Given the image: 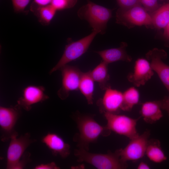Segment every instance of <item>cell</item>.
Listing matches in <instances>:
<instances>
[{"instance_id": "cell-1", "label": "cell", "mask_w": 169, "mask_h": 169, "mask_svg": "<svg viewBox=\"0 0 169 169\" xmlns=\"http://www.w3.org/2000/svg\"><path fill=\"white\" fill-rule=\"evenodd\" d=\"M73 118L79 131L73 140L77 142L79 148L89 151L91 143L96 142L100 136H107L111 132L106 126H102L97 122L93 115L77 112Z\"/></svg>"}, {"instance_id": "cell-2", "label": "cell", "mask_w": 169, "mask_h": 169, "mask_svg": "<svg viewBox=\"0 0 169 169\" xmlns=\"http://www.w3.org/2000/svg\"><path fill=\"white\" fill-rule=\"evenodd\" d=\"M74 155L78 162L89 164L98 169H124L128 166L127 162L121 160L116 151L95 153L78 148L74 150Z\"/></svg>"}, {"instance_id": "cell-3", "label": "cell", "mask_w": 169, "mask_h": 169, "mask_svg": "<svg viewBox=\"0 0 169 169\" xmlns=\"http://www.w3.org/2000/svg\"><path fill=\"white\" fill-rule=\"evenodd\" d=\"M87 1V3L78 11V17L87 21L93 31L97 34H104L107 23L112 17V10L89 0Z\"/></svg>"}, {"instance_id": "cell-4", "label": "cell", "mask_w": 169, "mask_h": 169, "mask_svg": "<svg viewBox=\"0 0 169 169\" xmlns=\"http://www.w3.org/2000/svg\"><path fill=\"white\" fill-rule=\"evenodd\" d=\"M107 121V128L119 135L124 136L130 140L138 136L136 126L140 118L134 119L118 114L103 113Z\"/></svg>"}, {"instance_id": "cell-5", "label": "cell", "mask_w": 169, "mask_h": 169, "mask_svg": "<svg viewBox=\"0 0 169 169\" xmlns=\"http://www.w3.org/2000/svg\"><path fill=\"white\" fill-rule=\"evenodd\" d=\"M97 33L95 31L81 39L66 45L63 54L56 64L50 71V74L60 69L69 63L81 57L87 51Z\"/></svg>"}, {"instance_id": "cell-6", "label": "cell", "mask_w": 169, "mask_h": 169, "mask_svg": "<svg viewBox=\"0 0 169 169\" xmlns=\"http://www.w3.org/2000/svg\"><path fill=\"white\" fill-rule=\"evenodd\" d=\"M22 108L18 104L9 107H0L1 141L5 142L13 136H18L15 126L22 113Z\"/></svg>"}, {"instance_id": "cell-7", "label": "cell", "mask_w": 169, "mask_h": 169, "mask_svg": "<svg viewBox=\"0 0 169 169\" xmlns=\"http://www.w3.org/2000/svg\"><path fill=\"white\" fill-rule=\"evenodd\" d=\"M116 20L117 23L129 27L152 25L151 15L141 5L127 9L120 8L116 12Z\"/></svg>"}, {"instance_id": "cell-8", "label": "cell", "mask_w": 169, "mask_h": 169, "mask_svg": "<svg viewBox=\"0 0 169 169\" xmlns=\"http://www.w3.org/2000/svg\"><path fill=\"white\" fill-rule=\"evenodd\" d=\"M150 134V130H146L141 135L131 139L125 147L115 151L121 160L127 162L128 161H137L143 158L146 154Z\"/></svg>"}, {"instance_id": "cell-9", "label": "cell", "mask_w": 169, "mask_h": 169, "mask_svg": "<svg viewBox=\"0 0 169 169\" xmlns=\"http://www.w3.org/2000/svg\"><path fill=\"white\" fill-rule=\"evenodd\" d=\"M29 133L14 136L10 139L7 153L6 168L13 169L19 161L27 148L37 140L32 138Z\"/></svg>"}, {"instance_id": "cell-10", "label": "cell", "mask_w": 169, "mask_h": 169, "mask_svg": "<svg viewBox=\"0 0 169 169\" xmlns=\"http://www.w3.org/2000/svg\"><path fill=\"white\" fill-rule=\"evenodd\" d=\"M60 70L62 77V85L57 92L62 100L66 99L70 91L79 89L82 72L77 67L66 64Z\"/></svg>"}, {"instance_id": "cell-11", "label": "cell", "mask_w": 169, "mask_h": 169, "mask_svg": "<svg viewBox=\"0 0 169 169\" xmlns=\"http://www.w3.org/2000/svg\"><path fill=\"white\" fill-rule=\"evenodd\" d=\"M147 59L153 70L157 74L161 82L169 92V66L162 61L167 57L166 52L162 49L154 48L146 54Z\"/></svg>"}, {"instance_id": "cell-12", "label": "cell", "mask_w": 169, "mask_h": 169, "mask_svg": "<svg viewBox=\"0 0 169 169\" xmlns=\"http://www.w3.org/2000/svg\"><path fill=\"white\" fill-rule=\"evenodd\" d=\"M45 90L42 86H26L23 90L22 96L17 100V104L25 110L30 111L33 105L49 99V96L44 93Z\"/></svg>"}, {"instance_id": "cell-13", "label": "cell", "mask_w": 169, "mask_h": 169, "mask_svg": "<svg viewBox=\"0 0 169 169\" xmlns=\"http://www.w3.org/2000/svg\"><path fill=\"white\" fill-rule=\"evenodd\" d=\"M150 63L146 59L140 58L136 61L133 72L129 73L128 80L137 87L144 85L154 74Z\"/></svg>"}, {"instance_id": "cell-14", "label": "cell", "mask_w": 169, "mask_h": 169, "mask_svg": "<svg viewBox=\"0 0 169 169\" xmlns=\"http://www.w3.org/2000/svg\"><path fill=\"white\" fill-rule=\"evenodd\" d=\"M123 101V93L110 87L105 90L103 98L99 100L98 105L102 113L118 114L121 110Z\"/></svg>"}, {"instance_id": "cell-15", "label": "cell", "mask_w": 169, "mask_h": 169, "mask_svg": "<svg viewBox=\"0 0 169 169\" xmlns=\"http://www.w3.org/2000/svg\"><path fill=\"white\" fill-rule=\"evenodd\" d=\"M41 141L45 144L54 156L59 155L64 159L70 153V146L59 135L54 132H49L43 136Z\"/></svg>"}, {"instance_id": "cell-16", "label": "cell", "mask_w": 169, "mask_h": 169, "mask_svg": "<svg viewBox=\"0 0 169 169\" xmlns=\"http://www.w3.org/2000/svg\"><path fill=\"white\" fill-rule=\"evenodd\" d=\"M127 46L126 43L122 42L119 48L110 49L95 52L101 57L103 61L108 64L120 60L130 62L132 59L126 51Z\"/></svg>"}, {"instance_id": "cell-17", "label": "cell", "mask_w": 169, "mask_h": 169, "mask_svg": "<svg viewBox=\"0 0 169 169\" xmlns=\"http://www.w3.org/2000/svg\"><path fill=\"white\" fill-rule=\"evenodd\" d=\"M161 100L149 101L142 104L140 113L144 120L148 124H153L163 116Z\"/></svg>"}, {"instance_id": "cell-18", "label": "cell", "mask_w": 169, "mask_h": 169, "mask_svg": "<svg viewBox=\"0 0 169 169\" xmlns=\"http://www.w3.org/2000/svg\"><path fill=\"white\" fill-rule=\"evenodd\" d=\"M108 64L101 62L92 71L90 70V75L95 81L97 82L102 90H105L110 87L108 82L110 76L108 72Z\"/></svg>"}, {"instance_id": "cell-19", "label": "cell", "mask_w": 169, "mask_h": 169, "mask_svg": "<svg viewBox=\"0 0 169 169\" xmlns=\"http://www.w3.org/2000/svg\"><path fill=\"white\" fill-rule=\"evenodd\" d=\"M145 155L148 159L155 163H161L167 159L162 150L159 140L152 139L149 140Z\"/></svg>"}, {"instance_id": "cell-20", "label": "cell", "mask_w": 169, "mask_h": 169, "mask_svg": "<svg viewBox=\"0 0 169 169\" xmlns=\"http://www.w3.org/2000/svg\"><path fill=\"white\" fill-rule=\"evenodd\" d=\"M30 10L37 17L39 22L44 25L50 24L57 11L50 4L38 6L31 4Z\"/></svg>"}, {"instance_id": "cell-21", "label": "cell", "mask_w": 169, "mask_h": 169, "mask_svg": "<svg viewBox=\"0 0 169 169\" xmlns=\"http://www.w3.org/2000/svg\"><path fill=\"white\" fill-rule=\"evenodd\" d=\"M94 81L90 75V71L86 72H82L79 90L85 97L89 105L93 104Z\"/></svg>"}, {"instance_id": "cell-22", "label": "cell", "mask_w": 169, "mask_h": 169, "mask_svg": "<svg viewBox=\"0 0 169 169\" xmlns=\"http://www.w3.org/2000/svg\"><path fill=\"white\" fill-rule=\"evenodd\" d=\"M152 25L158 29L164 28L169 22V3L159 8L151 15Z\"/></svg>"}, {"instance_id": "cell-23", "label": "cell", "mask_w": 169, "mask_h": 169, "mask_svg": "<svg viewBox=\"0 0 169 169\" xmlns=\"http://www.w3.org/2000/svg\"><path fill=\"white\" fill-rule=\"evenodd\" d=\"M123 101L121 110L125 111L131 110L133 106L139 102L140 94L138 90L134 87H131L123 93Z\"/></svg>"}, {"instance_id": "cell-24", "label": "cell", "mask_w": 169, "mask_h": 169, "mask_svg": "<svg viewBox=\"0 0 169 169\" xmlns=\"http://www.w3.org/2000/svg\"><path fill=\"white\" fill-rule=\"evenodd\" d=\"M77 0H52L50 5L57 11L70 8L76 4Z\"/></svg>"}, {"instance_id": "cell-25", "label": "cell", "mask_w": 169, "mask_h": 169, "mask_svg": "<svg viewBox=\"0 0 169 169\" xmlns=\"http://www.w3.org/2000/svg\"><path fill=\"white\" fill-rule=\"evenodd\" d=\"M31 0H11L13 9L16 13H26L25 9Z\"/></svg>"}, {"instance_id": "cell-26", "label": "cell", "mask_w": 169, "mask_h": 169, "mask_svg": "<svg viewBox=\"0 0 169 169\" xmlns=\"http://www.w3.org/2000/svg\"><path fill=\"white\" fill-rule=\"evenodd\" d=\"M140 2L147 12L153 13L159 8L157 0H140Z\"/></svg>"}, {"instance_id": "cell-27", "label": "cell", "mask_w": 169, "mask_h": 169, "mask_svg": "<svg viewBox=\"0 0 169 169\" xmlns=\"http://www.w3.org/2000/svg\"><path fill=\"white\" fill-rule=\"evenodd\" d=\"M30 156L29 152H25L13 169H22L24 168L26 164L31 161Z\"/></svg>"}, {"instance_id": "cell-28", "label": "cell", "mask_w": 169, "mask_h": 169, "mask_svg": "<svg viewBox=\"0 0 169 169\" xmlns=\"http://www.w3.org/2000/svg\"><path fill=\"white\" fill-rule=\"evenodd\" d=\"M120 8L127 9L134 6L141 5L140 0H117Z\"/></svg>"}, {"instance_id": "cell-29", "label": "cell", "mask_w": 169, "mask_h": 169, "mask_svg": "<svg viewBox=\"0 0 169 169\" xmlns=\"http://www.w3.org/2000/svg\"><path fill=\"white\" fill-rule=\"evenodd\" d=\"M60 167L54 162L47 164H41L36 166L34 169H59Z\"/></svg>"}, {"instance_id": "cell-30", "label": "cell", "mask_w": 169, "mask_h": 169, "mask_svg": "<svg viewBox=\"0 0 169 169\" xmlns=\"http://www.w3.org/2000/svg\"><path fill=\"white\" fill-rule=\"evenodd\" d=\"M161 101L162 109L167 112L169 117V95L165 97Z\"/></svg>"}, {"instance_id": "cell-31", "label": "cell", "mask_w": 169, "mask_h": 169, "mask_svg": "<svg viewBox=\"0 0 169 169\" xmlns=\"http://www.w3.org/2000/svg\"><path fill=\"white\" fill-rule=\"evenodd\" d=\"M52 0H33L32 4L38 6H43L50 4Z\"/></svg>"}, {"instance_id": "cell-32", "label": "cell", "mask_w": 169, "mask_h": 169, "mask_svg": "<svg viewBox=\"0 0 169 169\" xmlns=\"http://www.w3.org/2000/svg\"><path fill=\"white\" fill-rule=\"evenodd\" d=\"M164 29L163 36L167 40H169V22Z\"/></svg>"}, {"instance_id": "cell-33", "label": "cell", "mask_w": 169, "mask_h": 169, "mask_svg": "<svg viewBox=\"0 0 169 169\" xmlns=\"http://www.w3.org/2000/svg\"><path fill=\"white\" fill-rule=\"evenodd\" d=\"M137 168V169H149L150 168L146 163L141 161L139 164Z\"/></svg>"}]
</instances>
